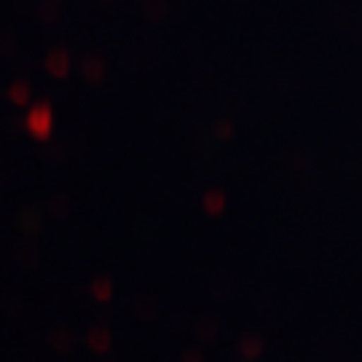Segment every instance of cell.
<instances>
[{"mask_svg": "<svg viewBox=\"0 0 362 362\" xmlns=\"http://www.w3.org/2000/svg\"><path fill=\"white\" fill-rule=\"evenodd\" d=\"M46 70L54 78H65L70 73V54H67V49H52L46 54Z\"/></svg>", "mask_w": 362, "mask_h": 362, "instance_id": "cell-2", "label": "cell"}, {"mask_svg": "<svg viewBox=\"0 0 362 362\" xmlns=\"http://www.w3.org/2000/svg\"><path fill=\"white\" fill-rule=\"evenodd\" d=\"M0 309L6 311L8 317H16V314H19V309H22V300H19V296H16V293H6V296H3V300H0Z\"/></svg>", "mask_w": 362, "mask_h": 362, "instance_id": "cell-11", "label": "cell"}, {"mask_svg": "<svg viewBox=\"0 0 362 362\" xmlns=\"http://www.w3.org/2000/svg\"><path fill=\"white\" fill-rule=\"evenodd\" d=\"M94 293H97L100 298L107 296V282H97V285H94Z\"/></svg>", "mask_w": 362, "mask_h": 362, "instance_id": "cell-15", "label": "cell"}, {"mask_svg": "<svg viewBox=\"0 0 362 362\" xmlns=\"http://www.w3.org/2000/svg\"><path fill=\"white\" fill-rule=\"evenodd\" d=\"M35 13H38V19L43 25H52V22L59 19V13H62V0H38Z\"/></svg>", "mask_w": 362, "mask_h": 362, "instance_id": "cell-5", "label": "cell"}, {"mask_svg": "<svg viewBox=\"0 0 362 362\" xmlns=\"http://www.w3.org/2000/svg\"><path fill=\"white\" fill-rule=\"evenodd\" d=\"M16 228L25 233H38L43 228V212L38 207H27L16 215Z\"/></svg>", "mask_w": 362, "mask_h": 362, "instance_id": "cell-3", "label": "cell"}, {"mask_svg": "<svg viewBox=\"0 0 362 362\" xmlns=\"http://www.w3.org/2000/svg\"><path fill=\"white\" fill-rule=\"evenodd\" d=\"M13 164H8L6 158H0V182H11L13 180Z\"/></svg>", "mask_w": 362, "mask_h": 362, "instance_id": "cell-13", "label": "cell"}, {"mask_svg": "<svg viewBox=\"0 0 362 362\" xmlns=\"http://www.w3.org/2000/svg\"><path fill=\"white\" fill-rule=\"evenodd\" d=\"M27 132L30 137H35L40 143H49L52 140V132H54V107L49 100H40V103L30 105L25 116Z\"/></svg>", "mask_w": 362, "mask_h": 362, "instance_id": "cell-1", "label": "cell"}, {"mask_svg": "<svg viewBox=\"0 0 362 362\" xmlns=\"http://www.w3.org/2000/svg\"><path fill=\"white\" fill-rule=\"evenodd\" d=\"M89 341H91V346H94V349H105V341H107V336H105V330H91Z\"/></svg>", "mask_w": 362, "mask_h": 362, "instance_id": "cell-14", "label": "cell"}, {"mask_svg": "<svg viewBox=\"0 0 362 362\" xmlns=\"http://www.w3.org/2000/svg\"><path fill=\"white\" fill-rule=\"evenodd\" d=\"M49 341H52V346L57 351H67L73 346V336H70L67 330H62V327H57L52 336H49Z\"/></svg>", "mask_w": 362, "mask_h": 362, "instance_id": "cell-9", "label": "cell"}, {"mask_svg": "<svg viewBox=\"0 0 362 362\" xmlns=\"http://www.w3.org/2000/svg\"><path fill=\"white\" fill-rule=\"evenodd\" d=\"M16 260H19V266H22V269H35V266H38V260H40L38 247L22 242V245L16 247Z\"/></svg>", "mask_w": 362, "mask_h": 362, "instance_id": "cell-6", "label": "cell"}, {"mask_svg": "<svg viewBox=\"0 0 362 362\" xmlns=\"http://www.w3.org/2000/svg\"><path fill=\"white\" fill-rule=\"evenodd\" d=\"M67 204H70V199H67L65 194H54L52 199H49V212H52L54 218H62L67 212Z\"/></svg>", "mask_w": 362, "mask_h": 362, "instance_id": "cell-10", "label": "cell"}, {"mask_svg": "<svg viewBox=\"0 0 362 362\" xmlns=\"http://www.w3.org/2000/svg\"><path fill=\"white\" fill-rule=\"evenodd\" d=\"M43 158H46L49 164H59V161L65 158V145H62V143L46 145V151H43Z\"/></svg>", "mask_w": 362, "mask_h": 362, "instance_id": "cell-12", "label": "cell"}, {"mask_svg": "<svg viewBox=\"0 0 362 362\" xmlns=\"http://www.w3.org/2000/svg\"><path fill=\"white\" fill-rule=\"evenodd\" d=\"M0 57L3 59H16V35L11 30H0Z\"/></svg>", "mask_w": 362, "mask_h": 362, "instance_id": "cell-8", "label": "cell"}, {"mask_svg": "<svg viewBox=\"0 0 362 362\" xmlns=\"http://www.w3.org/2000/svg\"><path fill=\"white\" fill-rule=\"evenodd\" d=\"M6 94H8V100H11L13 105L25 107V105H30V100H33V86H30L27 78H16L11 86H8Z\"/></svg>", "mask_w": 362, "mask_h": 362, "instance_id": "cell-4", "label": "cell"}, {"mask_svg": "<svg viewBox=\"0 0 362 362\" xmlns=\"http://www.w3.org/2000/svg\"><path fill=\"white\" fill-rule=\"evenodd\" d=\"M81 73H83V78L91 81V83H94V81H100V78H103V59H100V57H94V54L86 57V59H83V65H81Z\"/></svg>", "mask_w": 362, "mask_h": 362, "instance_id": "cell-7", "label": "cell"}]
</instances>
